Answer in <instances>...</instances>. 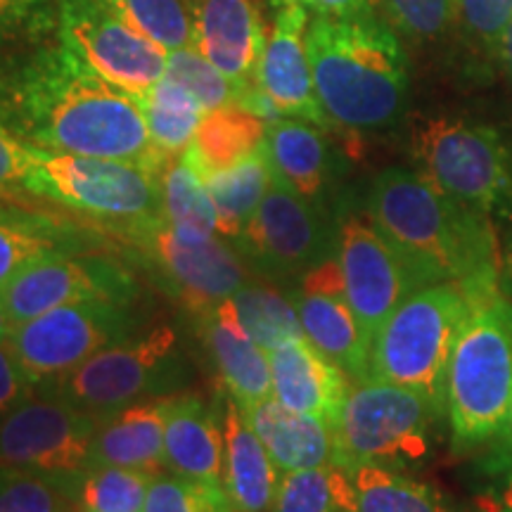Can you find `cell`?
Listing matches in <instances>:
<instances>
[{
    "instance_id": "42",
    "label": "cell",
    "mask_w": 512,
    "mask_h": 512,
    "mask_svg": "<svg viewBox=\"0 0 512 512\" xmlns=\"http://www.w3.org/2000/svg\"><path fill=\"white\" fill-rule=\"evenodd\" d=\"M456 19L477 48L498 57L505 31L512 24V0H458Z\"/></svg>"
},
{
    "instance_id": "17",
    "label": "cell",
    "mask_w": 512,
    "mask_h": 512,
    "mask_svg": "<svg viewBox=\"0 0 512 512\" xmlns=\"http://www.w3.org/2000/svg\"><path fill=\"white\" fill-rule=\"evenodd\" d=\"M290 297L313 347L351 382L370 380V344L349 306L337 254L294 280Z\"/></svg>"
},
{
    "instance_id": "8",
    "label": "cell",
    "mask_w": 512,
    "mask_h": 512,
    "mask_svg": "<svg viewBox=\"0 0 512 512\" xmlns=\"http://www.w3.org/2000/svg\"><path fill=\"white\" fill-rule=\"evenodd\" d=\"M185 375L188 366L178 351L174 328L157 325L100 351L72 373L34 389L105 418L131 403L169 396L181 387Z\"/></svg>"
},
{
    "instance_id": "43",
    "label": "cell",
    "mask_w": 512,
    "mask_h": 512,
    "mask_svg": "<svg viewBox=\"0 0 512 512\" xmlns=\"http://www.w3.org/2000/svg\"><path fill=\"white\" fill-rule=\"evenodd\" d=\"M34 162L36 147L24 143L10 128L0 124V190H27Z\"/></svg>"
},
{
    "instance_id": "7",
    "label": "cell",
    "mask_w": 512,
    "mask_h": 512,
    "mask_svg": "<svg viewBox=\"0 0 512 512\" xmlns=\"http://www.w3.org/2000/svg\"><path fill=\"white\" fill-rule=\"evenodd\" d=\"M418 171L453 200L491 221H512V140L496 126L463 117H430L413 128Z\"/></svg>"
},
{
    "instance_id": "15",
    "label": "cell",
    "mask_w": 512,
    "mask_h": 512,
    "mask_svg": "<svg viewBox=\"0 0 512 512\" xmlns=\"http://www.w3.org/2000/svg\"><path fill=\"white\" fill-rule=\"evenodd\" d=\"M133 240L162 280L164 290L192 313L209 311L226 302L249 280V273L238 254L226 242H183L166 226L164 216L131 230Z\"/></svg>"
},
{
    "instance_id": "21",
    "label": "cell",
    "mask_w": 512,
    "mask_h": 512,
    "mask_svg": "<svg viewBox=\"0 0 512 512\" xmlns=\"http://www.w3.org/2000/svg\"><path fill=\"white\" fill-rule=\"evenodd\" d=\"M223 418L197 394H171L164 427V467L223 491Z\"/></svg>"
},
{
    "instance_id": "4",
    "label": "cell",
    "mask_w": 512,
    "mask_h": 512,
    "mask_svg": "<svg viewBox=\"0 0 512 512\" xmlns=\"http://www.w3.org/2000/svg\"><path fill=\"white\" fill-rule=\"evenodd\" d=\"M453 439L472 448L496 439L512 420V302L501 292L475 304L446 370Z\"/></svg>"
},
{
    "instance_id": "16",
    "label": "cell",
    "mask_w": 512,
    "mask_h": 512,
    "mask_svg": "<svg viewBox=\"0 0 512 512\" xmlns=\"http://www.w3.org/2000/svg\"><path fill=\"white\" fill-rule=\"evenodd\" d=\"M136 285L124 268L102 256H74L55 252L31 261L0 290L15 325L60 309V306L110 299L131 304Z\"/></svg>"
},
{
    "instance_id": "2",
    "label": "cell",
    "mask_w": 512,
    "mask_h": 512,
    "mask_svg": "<svg viewBox=\"0 0 512 512\" xmlns=\"http://www.w3.org/2000/svg\"><path fill=\"white\" fill-rule=\"evenodd\" d=\"M366 211L420 287L458 285L482 302L498 292L494 221L453 200L418 169L389 166L370 183Z\"/></svg>"
},
{
    "instance_id": "35",
    "label": "cell",
    "mask_w": 512,
    "mask_h": 512,
    "mask_svg": "<svg viewBox=\"0 0 512 512\" xmlns=\"http://www.w3.org/2000/svg\"><path fill=\"white\" fill-rule=\"evenodd\" d=\"M64 252V233L53 223L22 211L0 214V290L31 261Z\"/></svg>"
},
{
    "instance_id": "49",
    "label": "cell",
    "mask_w": 512,
    "mask_h": 512,
    "mask_svg": "<svg viewBox=\"0 0 512 512\" xmlns=\"http://www.w3.org/2000/svg\"><path fill=\"white\" fill-rule=\"evenodd\" d=\"M283 3H297V5H311V8H313V0H283Z\"/></svg>"
},
{
    "instance_id": "40",
    "label": "cell",
    "mask_w": 512,
    "mask_h": 512,
    "mask_svg": "<svg viewBox=\"0 0 512 512\" xmlns=\"http://www.w3.org/2000/svg\"><path fill=\"white\" fill-rule=\"evenodd\" d=\"M387 17L413 41H437L456 19L458 0H380Z\"/></svg>"
},
{
    "instance_id": "1",
    "label": "cell",
    "mask_w": 512,
    "mask_h": 512,
    "mask_svg": "<svg viewBox=\"0 0 512 512\" xmlns=\"http://www.w3.org/2000/svg\"><path fill=\"white\" fill-rule=\"evenodd\" d=\"M0 124L50 152L133 162L162 174L140 102L83 62L67 43H36L0 67Z\"/></svg>"
},
{
    "instance_id": "9",
    "label": "cell",
    "mask_w": 512,
    "mask_h": 512,
    "mask_svg": "<svg viewBox=\"0 0 512 512\" xmlns=\"http://www.w3.org/2000/svg\"><path fill=\"white\" fill-rule=\"evenodd\" d=\"M159 176L147 166L121 159L64 155L36 147L27 192L131 233L162 219Z\"/></svg>"
},
{
    "instance_id": "33",
    "label": "cell",
    "mask_w": 512,
    "mask_h": 512,
    "mask_svg": "<svg viewBox=\"0 0 512 512\" xmlns=\"http://www.w3.org/2000/svg\"><path fill=\"white\" fill-rule=\"evenodd\" d=\"M79 477L0 465V512H76Z\"/></svg>"
},
{
    "instance_id": "19",
    "label": "cell",
    "mask_w": 512,
    "mask_h": 512,
    "mask_svg": "<svg viewBox=\"0 0 512 512\" xmlns=\"http://www.w3.org/2000/svg\"><path fill=\"white\" fill-rule=\"evenodd\" d=\"M195 48L233 81L240 102L256 88L266 29L252 0H192Z\"/></svg>"
},
{
    "instance_id": "45",
    "label": "cell",
    "mask_w": 512,
    "mask_h": 512,
    "mask_svg": "<svg viewBox=\"0 0 512 512\" xmlns=\"http://www.w3.org/2000/svg\"><path fill=\"white\" fill-rule=\"evenodd\" d=\"M313 10H316L318 15L339 19L373 17L375 0H313Z\"/></svg>"
},
{
    "instance_id": "25",
    "label": "cell",
    "mask_w": 512,
    "mask_h": 512,
    "mask_svg": "<svg viewBox=\"0 0 512 512\" xmlns=\"http://www.w3.org/2000/svg\"><path fill=\"white\" fill-rule=\"evenodd\" d=\"M169 399L171 394L155 396L100 418L91 465L131 467L150 475L164 472V427Z\"/></svg>"
},
{
    "instance_id": "29",
    "label": "cell",
    "mask_w": 512,
    "mask_h": 512,
    "mask_svg": "<svg viewBox=\"0 0 512 512\" xmlns=\"http://www.w3.org/2000/svg\"><path fill=\"white\" fill-rule=\"evenodd\" d=\"M204 185L214 202L221 238L238 240L271 188V169H268L264 152L256 150L233 169L207 178Z\"/></svg>"
},
{
    "instance_id": "18",
    "label": "cell",
    "mask_w": 512,
    "mask_h": 512,
    "mask_svg": "<svg viewBox=\"0 0 512 512\" xmlns=\"http://www.w3.org/2000/svg\"><path fill=\"white\" fill-rule=\"evenodd\" d=\"M306 29H309V12L304 5L285 3L275 12L273 29L266 38L256 69V88L266 95L280 117L309 121L325 131L332 124L320 107L313 86L311 62L306 53Z\"/></svg>"
},
{
    "instance_id": "20",
    "label": "cell",
    "mask_w": 512,
    "mask_h": 512,
    "mask_svg": "<svg viewBox=\"0 0 512 512\" xmlns=\"http://www.w3.org/2000/svg\"><path fill=\"white\" fill-rule=\"evenodd\" d=\"M271 396L294 413L335 425L351 380L306 337L287 339L268 351Z\"/></svg>"
},
{
    "instance_id": "41",
    "label": "cell",
    "mask_w": 512,
    "mask_h": 512,
    "mask_svg": "<svg viewBox=\"0 0 512 512\" xmlns=\"http://www.w3.org/2000/svg\"><path fill=\"white\" fill-rule=\"evenodd\" d=\"M57 31L55 0H0V48L43 43Z\"/></svg>"
},
{
    "instance_id": "46",
    "label": "cell",
    "mask_w": 512,
    "mask_h": 512,
    "mask_svg": "<svg viewBox=\"0 0 512 512\" xmlns=\"http://www.w3.org/2000/svg\"><path fill=\"white\" fill-rule=\"evenodd\" d=\"M486 512H512V475L498 486V489L486 498Z\"/></svg>"
},
{
    "instance_id": "32",
    "label": "cell",
    "mask_w": 512,
    "mask_h": 512,
    "mask_svg": "<svg viewBox=\"0 0 512 512\" xmlns=\"http://www.w3.org/2000/svg\"><path fill=\"white\" fill-rule=\"evenodd\" d=\"M228 304L261 349L271 351L287 339L304 337L292 297H285L271 285H261L249 278L228 299Z\"/></svg>"
},
{
    "instance_id": "47",
    "label": "cell",
    "mask_w": 512,
    "mask_h": 512,
    "mask_svg": "<svg viewBox=\"0 0 512 512\" xmlns=\"http://www.w3.org/2000/svg\"><path fill=\"white\" fill-rule=\"evenodd\" d=\"M15 320L10 318V313H8V309H5V302H3V297H0V344H3V347H8V342H10V337H12V332H15Z\"/></svg>"
},
{
    "instance_id": "13",
    "label": "cell",
    "mask_w": 512,
    "mask_h": 512,
    "mask_svg": "<svg viewBox=\"0 0 512 512\" xmlns=\"http://www.w3.org/2000/svg\"><path fill=\"white\" fill-rule=\"evenodd\" d=\"M238 245L261 273L294 283L337 254V226L323 209L271 178Z\"/></svg>"
},
{
    "instance_id": "12",
    "label": "cell",
    "mask_w": 512,
    "mask_h": 512,
    "mask_svg": "<svg viewBox=\"0 0 512 512\" xmlns=\"http://www.w3.org/2000/svg\"><path fill=\"white\" fill-rule=\"evenodd\" d=\"M98 425V415L34 389L0 418V465L81 475L91 467Z\"/></svg>"
},
{
    "instance_id": "28",
    "label": "cell",
    "mask_w": 512,
    "mask_h": 512,
    "mask_svg": "<svg viewBox=\"0 0 512 512\" xmlns=\"http://www.w3.org/2000/svg\"><path fill=\"white\" fill-rule=\"evenodd\" d=\"M347 472L354 512H458L437 486L373 463L339 465Z\"/></svg>"
},
{
    "instance_id": "39",
    "label": "cell",
    "mask_w": 512,
    "mask_h": 512,
    "mask_svg": "<svg viewBox=\"0 0 512 512\" xmlns=\"http://www.w3.org/2000/svg\"><path fill=\"white\" fill-rule=\"evenodd\" d=\"M143 512H233L223 491L178 477L174 472L152 477Z\"/></svg>"
},
{
    "instance_id": "34",
    "label": "cell",
    "mask_w": 512,
    "mask_h": 512,
    "mask_svg": "<svg viewBox=\"0 0 512 512\" xmlns=\"http://www.w3.org/2000/svg\"><path fill=\"white\" fill-rule=\"evenodd\" d=\"M271 512H354L347 472L335 463L283 472Z\"/></svg>"
},
{
    "instance_id": "31",
    "label": "cell",
    "mask_w": 512,
    "mask_h": 512,
    "mask_svg": "<svg viewBox=\"0 0 512 512\" xmlns=\"http://www.w3.org/2000/svg\"><path fill=\"white\" fill-rule=\"evenodd\" d=\"M162 216L183 242H207L216 238V209L207 185L185 164L183 157L171 159L162 176Z\"/></svg>"
},
{
    "instance_id": "51",
    "label": "cell",
    "mask_w": 512,
    "mask_h": 512,
    "mask_svg": "<svg viewBox=\"0 0 512 512\" xmlns=\"http://www.w3.org/2000/svg\"><path fill=\"white\" fill-rule=\"evenodd\" d=\"M76 512H88V510H79V508H76Z\"/></svg>"
},
{
    "instance_id": "37",
    "label": "cell",
    "mask_w": 512,
    "mask_h": 512,
    "mask_svg": "<svg viewBox=\"0 0 512 512\" xmlns=\"http://www.w3.org/2000/svg\"><path fill=\"white\" fill-rule=\"evenodd\" d=\"M102 3L166 53L195 46L192 17L185 10L183 0H102Z\"/></svg>"
},
{
    "instance_id": "38",
    "label": "cell",
    "mask_w": 512,
    "mask_h": 512,
    "mask_svg": "<svg viewBox=\"0 0 512 512\" xmlns=\"http://www.w3.org/2000/svg\"><path fill=\"white\" fill-rule=\"evenodd\" d=\"M166 74L183 83L207 112L219 110L230 102H240V91L233 81H228L195 46L169 53Z\"/></svg>"
},
{
    "instance_id": "11",
    "label": "cell",
    "mask_w": 512,
    "mask_h": 512,
    "mask_svg": "<svg viewBox=\"0 0 512 512\" xmlns=\"http://www.w3.org/2000/svg\"><path fill=\"white\" fill-rule=\"evenodd\" d=\"M57 38L102 79L140 100L166 74L169 53L102 0H55Z\"/></svg>"
},
{
    "instance_id": "22",
    "label": "cell",
    "mask_w": 512,
    "mask_h": 512,
    "mask_svg": "<svg viewBox=\"0 0 512 512\" xmlns=\"http://www.w3.org/2000/svg\"><path fill=\"white\" fill-rule=\"evenodd\" d=\"M261 152L271 178L323 209L335 178V155L323 128L292 117L273 119L266 126Z\"/></svg>"
},
{
    "instance_id": "5",
    "label": "cell",
    "mask_w": 512,
    "mask_h": 512,
    "mask_svg": "<svg viewBox=\"0 0 512 512\" xmlns=\"http://www.w3.org/2000/svg\"><path fill=\"white\" fill-rule=\"evenodd\" d=\"M446 406L418 389L370 377L351 382L332 425L335 465L373 463L411 472L430 458Z\"/></svg>"
},
{
    "instance_id": "48",
    "label": "cell",
    "mask_w": 512,
    "mask_h": 512,
    "mask_svg": "<svg viewBox=\"0 0 512 512\" xmlns=\"http://www.w3.org/2000/svg\"><path fill=\"white\" fill-rule=\"evenodd\" d=\"M498 60H503L505 69H508L510 79H512V24L508 27V31H505L503 41H501V50H498Z\"/></svg>"
},
{
    "instance_id": "44",
    "label": "cell",
    "mask_w": 512,
    "mask_h": 512,
    "mask_svg": "<svg viewBox=\"0 0 512 512\" xmlns=\"http://www.w3.org/2000/svg\"><path fill=\"white\" fill-rule=\"evenodd\" d=\"M34 394V384L22 373L19 363L8 347L0 344V418Z\"/></svg>"
},
{
    "instance_id": "3",
    "label": "cell",
    "mask_w": 512,
    "mask_h": 512,
    "mask_svg": "<svg viewBox=\"0 0 512 512\" xmlns=\"http://www.w3.org/2000/svg\"><path fill=\"white\" fill-rule=\"evenodd\" d=\"M306 53L318 102L332 126L380 131L399 121L408 100L406 53L375 15H318L306 29Z\"/></svg>"
},
{
    "instance_id": "23",
    "label": "cell",
    "mask_w": 512,
    "mask_h": 512,
    "mask_svg": "<svg viewBox=\"0 0 512 512\" xmlns=\"http://www.w3.org/2000/svg\"><path fill=\"white\" fill-rule=\"evenodd\" d=\"M200 332L207 351L226 384L230 399L242 408L271 399V363L268 351L249 337L226 302L200 313Z\"/></svg>"
},
{
    "instance_id": "6",
    "label": "cell",
    "mask_w": 512,
    "mask_h": 512,
    "mask_svg": "<svg viewBox=\"0 0 512 512\" xmlns=\"http://www.w3.org/2000/svg\"><path fill=\"white\" fill-rule=\"evenodd\" d=\"M477 299L458 285L408 294L384 320L370 349V377L418 389L446 406V370Z\"/></svg>"
},
{
    "instance_id": "26",
    "label": "cell",
    "mask_w": 512,
    "mask_h": 512,
    "mask_svg": "<svg viewBox=\"0 0 512 512\" xmlns=\"http://www.w3.org/2000/svg\"><path fill=\"white\" fill-rule=\"evenodd\" d=\"M242 411L280 472L313 470L335 463V439L328 422L294 413L273 396Z\"/></svg>"
},
{
    "instance_id": "36",
    "label": "cell",
    "mask_w": 512,
    "mask_h": 512,
    "mask_svg": "<svg viewBox=\"0 0 512 512\" xmlns=\"http://www.w3.org/2000/svg\"><path fill=\"white\" fill-rule=\"evenodd\" d=\"M150 472L117 465H91L76 486V508L88 512H143Z\"/></svg>"
},
{
    "instance_id": "27",
    "label": "cell",
    "mask_w": 512,
    "mask_h": 512,
    "mask_svg": "<svg viewBox=\"0 0 512 512\" xmlns=\"http://www.w3.org/2000/svg\"><path fill=\"white\" fill-rule=\"evenodd\" d=\"M266 126L268 121L259 114L247 110L240 102H230L204 114L195 138L181 157L202 181H207L261 150Z\"/></svg>"
},
{
    "instance_id": "50",
    "label": "cell",
    "mask_w": 512,
    "mask_h": 512,
    "mask_svg": "<svg viewBox=\"0 0 512 512\" xmlns=\"http://www.w3.org/2000/svg\"><path fill=\"white\" fill-rule=\"evenodd\" d=\"M3 211H10V204L5 202L3 195H0V214H3Z\"/></svg>"
},
{
    "instance_id": "30",
    "label": "cell",
    "mask_w": 512,
    "mask_h": 512,
    "mask_svg": "<svg viewBox=\"0 0 512 512\" xmlns=\"http://www.w3.org/2000/svg\"><path fill=\"white\" fill-rule=\"evenodd\" d=\"M138 102L143 107L152 143L169 159L181 157L188 150L207 114L202 102L169 74H164Z\"/></svg>"
},
{
    "instance_id": "10",
    "label": "cell",
    "mask_w": 512,
    "mask_h": 512,
    "mask_svg": "<svg viewBox=\"0 0 512 512\" xmlns=\"http://www.w3.org/2000/svg\"><path fill=\"white\" fill-rule=\"evenodd\" d=\"M136 335L131 304L95 299L69 304L19 323L8 349L27 375L38 384L72 373L88 358Z\"/></svg>"
},
{
    "instance_id": "24",
    "label": "cell",
    "mask_w": 512,
    "mask_h": 512,
    "mask_svg": "<svg viewBox=\"0 0 512 512\" xmlns=\"http://www.w3.org/2000/svg\"><path fill=\"white\" fill-rule=\"evenodd\" d=\"M223 494L233 512H271L283 472L268 456L238 401L228 399L223 413Z\"/></svg>"
},
{
    "instance_id": "14",
    "label": "cell",
    "mask_w": 512,
    "mask_h": 512,
    "mask_svg": "<svg viewBox=\"0 0 512 512\" xmlns=\"http://www.w3.org/2000/svg\"><path fill=\"white\" fill-rule=\"evenodd\" d=\"M337 261L351 311L373 349L384 320L408 294L422 287L382 238L366 209L349 211L337 223Z\"/></svg>"
}]
</instances>
